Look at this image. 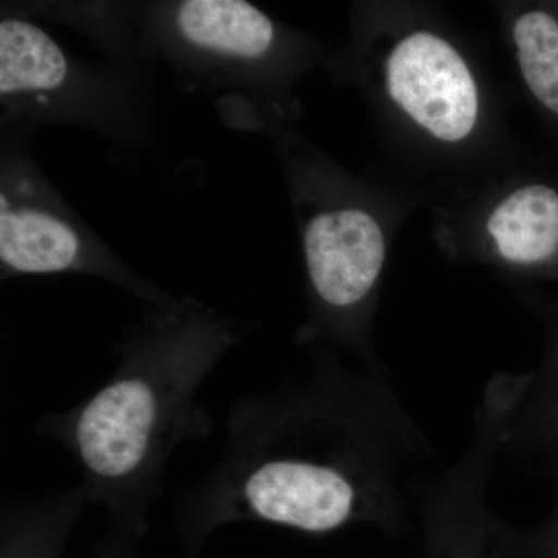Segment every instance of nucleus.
<instances>
[{"mask_svg":"<svg viewBox=\"0 0 558 558\" xmlns=\"http://www.w3.org/2000/svg\"><path fill=\"white\" fill-rule=\"evenodd\" d=\"M226 433L218 465L178 506L191 558L234 523L310 535L368 524L399 537L414 472L435 458L380 368H348L330 354L307 379L234 402Z\"/></svg>","mask_w":558,"mask_h":558,"instance_id":"nucleus-1","label":"nucleus"},{"mask_svg":"<svg viewBox=\"0 0 558 558\" xmlns=\"http://www.w3.org/2000/svg\"><path fill=\"white\" fill-rule=\"evenodd\" d=\"M247 330L193 296L149 306L121 339L106 384L78 405L39 418L36 432L75 458L84 497L108 510L112 526L146 534L171 454L186 439L211 435L201 389Z\"/></svg>","mask_w":558,"mask_h":558,"instance_id":"nucleus-2","label":"nucleus"},{"mask_svg":"<svg viewBox=\"0 0 558 558\" xmlns=\"http://www.w3.org/2000/svg\"><path fill=\"white\" fill-rule=\"evenodd\" d=\"M132 72L165 65L182 90L215 101L233 130L259 131L271 120L284 35L245 0H157L123 3Z\"/></svg>","mask_w":558,"mask_h":558,"instance_id":"nucleus-3","label":"nucleus"},{"mask_svg":"<svg viewBox=\"0 0 558 558\" xmlns=\"http://www.w3.org/2000/svg\"><path fill=\"white\" fill-rule=\"evenodd\" d=\"M137 76L62 46L20 7L0 14V134L27 145L43 128L94 132L120 153L142 148L149 110Z\"/></svg>","mask_w":558,"mask_h":558,"instance_id":"nucleus-4","label":"nucleus"},{"mask_svg":"<svg viewBox=\"0 0 558 558\" xmlns=\"http://www.w3.org/2000/svg\"><path fill=\"white\" fill-rule=\"evenodd\" d=\"M281 146L303 209L301 242L311 312L300 341H336L359 351L369 368H379L368 357L363 336L387 256L381 227L365 208L333 196L332 179L317 161L296 153L290 142Z\"/></svg>","mask_w":558,"mask_h":558,"instance_id":"nucleus-5","label":"nucleus"},{"mask_svg":"<svg viewBox=\"0 0 558 558\" xmlns=\"http://www.w3.org/2000/svg\"><path fill=\"white\" fill-rule=\"evenodd\" d=\"M84 275L148 304L178 299L137 274L73 211L24 143H0V277Z\"/></svg>","mask_w":558,"mask_h":558,"instance_id":"nucleus-6","label":"nucleus"},{"mask_svg":"<svg viewBox=\"0 0 558 558\" xmlns=\"http://www.w3.org/2000/svg\"><path fill=\"white\" fill-rule=\"evenodd\" d=\"M508 407L505 388L488 381L461 457L433 478L414 484L424 524L425 558H494L486 495L501 458Z\"/></svg>","mask_w":558,"mask_h":558,"instance_id":"nucleus-7","label":"nucleus"},{"mask_svg":"<svg viewBox=\"0 0 558 558\" xmlns=\"http://www.w3.org/2000/svg\"><path fill=\"white\" fill-rule=\"evenodd\" d=\"M391 100L432 137L459 143L478 123L480 97L468 62L435 33L416 32L389 53Z\"/></svg>","mask_w":558,"mask_h":558,"instance_id":"nucleus-8","label":"nucleus"},{"mask_svg":"<svg viewBox=\"0 0 558 558\" xmlns=\"http://www.w3.org/2000/svg\"><path fill=\"white\" fill-rule=\"evenodd\" d=\"M549 340L538 369L517 376L506 414L501 457L558 480V303L545 306Z\"/></svg>","mask_w":558,"mask_h":558,"instance_id":"nucleus-9","label":"nucleus"},{"mask_svg":"<svg viewBox=\"0 0 558 558\" xmlns=\"http://www.w3.org/2000/svg\"><path fill=\"white\" fill-rule=\"evenodd\" d=\"M86 505L75 486L3 506L0 558H61Z\"/></svg>","mask_w":558,"mask_h":558,"instance_id":"nucleus-10","label":"nucleus"},{"mask_svg":"<svg viewBox=\"0 0 558 558\" xmlns=\"http://www.w3.org/2000/svg\"><path fill=\"white\" fill-rule=\"evenodd\" d=\"M512 38L529 92L558 121V9L524 10L513 22Z\"/></svg>","mask_w":558,"mask_h":558,"instance_id":"nucleus-11","label":"nucleus"},{"mask_svg":"<svg viewBox=\"0 0 558 558\" xmlns=\"http://www.w3.org/2000/svg\"><path fill=\"white\" fill-rule=\"evenodd\" d=\"M490 539L494 558H558V499L548 519L526 531L492 513Z\"/></svg>","mask_w":558,"mask_h":558,"instance_id":"nucleus-12","label":"nucleus"},{"mask_svg":"<svg viewBox=\"0 0 558 558\" xmlns=\"http://www.w3.org/2000/svg\"><path fill=\"white\" fill-rule=\"evenodd\" d=\"M138 542L137 535L110 524L105 537L94 545V558H142L137 549Z\"/></svg>","mask_w":558,"mask_h":558,"instance_id":"nucleus-13","label":"nucleus"}]
</instances>
